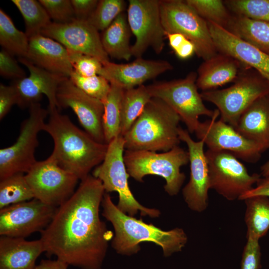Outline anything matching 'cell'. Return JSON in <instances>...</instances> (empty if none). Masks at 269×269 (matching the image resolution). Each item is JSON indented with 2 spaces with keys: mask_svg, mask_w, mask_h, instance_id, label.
<instances>
[{
  "mask_svg": "<svg viewBox=\"0 0 269 269\" xmlns=\"http://www.w3.org/2000/svg\"><path fill=\"white\" fill-rule=\"evenodd\" d=\"M105 193L102 182L89 175L73 194L57 208L40 233L44 253L79 269H103L113 232L100 217Z\"/></svg>",
  "mask_w": 269,
  "mask_h": 269,
  "instance_id": "cell-1",
  "label": "cell"
},
{
  "mask_svg": "<svg viewBox=\"0 0 269 269\" xmlns=\"http://www.w3.org/2000/svg\"><path fill=\"white\" fill-rule=\"evenodd\" d=\"M49 119L43 131L52 137L54 148L50 155L57 164L80 180L103 161L108 144L95 140L76 127L57 108L48 110Z\"/></svg>",
  "mask_w": 269,
  "mask_h": 269,
  "instance_id": "cell-2",
  "label": "cell"
},
{
  "mask_svg": "<svg viewBox=\"0 0 269 269\" xmlns=\"http://www.w3.org/2000/svg\"><path fill=\"white\" fill-rule=\"evenodd\" d=\"M101 206L103 216L114 229L112 247L119 254H135L140 249V243L149 242L160 246L163 255L168 257L181 251L187 244V236L183 229L177 227L164 231L125 214L114 203L108 193H105Z\"/></svg>",
  "mask_w": 269,
  "mask_h": 269,
  "instance_id": "cell-3",
  "label": "cell"
},
{
  "mask_svg": "<svg viewBox=\"0 0 269 269\" xmlns=\"http://www.w3.org/2000/svg\"><path fill=\"white\" fill-rule=\"evenodd\" d=\"M179 115L161 100L152 97L123 136L130 150L168 151L180 142Z\"/></svg>",
  "mask_w": 269,
  "mask_h": 269,
  "instance_id": "cell-4",
  "label": "cell"
},
{
  "mask_svg": "<svg viewBox=\"0 0 269 269\" xmlns=\"http://www.w3.org/2000/svg\"><path fill=\"white\" fill-rule=\"evenodd\" d=\"M124 159L130 176L142 182L145 176H159L164 179V189L170 196L179 193L186 177L180 168L189 162L188 151L179 145L160 153L126 150Z\"/></svg>",
  "mask_w": 269,
  "mask_h": 269,
  "instance_id": "cell-5",
  "label": "cell"
},
{
  "mask_svg": "<svg viewBox=\"0 0 269 269\" xmlns=\"http://www.w3.org/2000/svg\"><path fill=\"white\" fill-rule=\"evenodd\" d=\"M252 68H245L234 84L222 89L203 91V101L215 105L220 120L235 128L243 113L259 98L269 94V83Z\"/></svg>",
  "mask_w": 269,
  "mask_h": 269,
  "instance_id": "cell-6",
  "label": "cell"
},
{
  "mask_svg": "<svg viewBox=\"0 0 269 269\" xmlns=\"http://www.w3.org/2000/svg\"><path fill=\"white\" fill-rule=\"evenodd\" d=\"M107 151L102 162L96 167L92 175L102 183L106 192H117L119 201L117 206L122 212L134 217L138 211L142 216L158 217L159 210L140 204L134 198L128 184L130 176L125 163V140L119 135L108 144Z\"/></svg>",
  "mask_w": 269,
  "mask_h": 269,
  "instance_id": "cell-7",
  "label": "cell"
},
{
  "mask_svg": "<svg viewBox=\"0 0 269 269\" xmlns=\"http://www.w3.org/2000/svg\"><path fill=\"white\" fill-rule=\"evenodd\" d=\"M197 72H191L184 78L161 81L146 86L151 97L158 98L180 117L189 133H195L201 116L213 118L219 112L207 108L196 85Z\"/></svg>",
  "mask_w": 269,
  "mask_h": 269,
  "instance_id": "cell-8",
  "label": "cell"
},
{
  "mask_svg": "<svg viewBox=\"0 0 269 269\" xmlns=\"http://www.w3.org/2000/svg\"><path fill=\"white\" fill-rule=\"evenodd\" d=\"M160 14L165 33L184 35L193 43L199 58L205 60L218 52L207 21L185 0H161Z\"/></svg>",
  "mask_w": 269,
  "mask_h": 269,
  "instance_id": "cell-9",
  "label": "cell"
},
{
  "mask_svg": "<svg viewBox=\"0 0 269 269\" xmlns=\"http://www.w3.org/2000/svg\"><path fill=\"white\" fill-rule=\"evenodd\" d=\"M48 115V110L39 103L30 106L28 117L22 122L16 141L0 149V180L17 173H26L37 161L35 152L39 143L38 135L43 131Z\"/></svg>",
  "mask_w": 269,
  "mask_h": 269,
  "instance_id": "cell-10",
  "label": "cell"
},
{
  "mask_svg": "<svg viewBox=\"0 0 269 269\" xmlns=\"http://www.w3.org/2000/svg\"><path fill=\"white\" fill-rule=\"evenodd\" d=\"M205 154L210 189L229 201L239 200L261 178L258 173L250 174L239 159L229 152L208 149Z\"/></svg>",
  "mask_w": 269,
  "mask_h": 269,
  "instance_id": "cell-11",
  "label": "cell"
},
{
  "mask_svg": "<svg viewBox=\"0 0 269 269\" xmlns=\"http://www.w3.org/2000/svg\"><path fill=\"white\" fill-rule=\"evenodd\" d=\"M34 198L58 207L75 192L79 179L60 166L50 155L37 161L25 174Z\"/></svg>",
  "mask_w": 269,
  "mask_h": 269,
  "instance_id": "cell-12",
  "label": "cell"
},
{
  "mask_svg": "<svg viewBox=\"0 0 269 269\" xmlns=\"http://www.w3.org/2000/svg\"><path fill=\"white\" fill-rule=\"evenodd\" d=\"M159 0H129L127 17L132 33L135 38L131 47L132 56L142 57L151 48L157 54L164 46L166 33L160 14Z\"/></svg>",
  "mask_w": 269,
  "mask_h": 269,
  "instance_id": "cell-13",
  "label": "cell"
},
{
  "mask_svg": "<svg viewBox=\"0 0 269 269\" xmlns=\"http://www.w3.org/2000/svg\"><path fill=\"white\" fill-rule=\"evenodd\" d=\"M219 115V111L213 118L199 123L195 132L197 137L204 142L208 149L228 151L247 162H257L265 149L220 119L217 121Z\"/></svg>",
  "mask_w": 269,
  "mask_h": 269,
  "instance_id": "cell-14",
  "label": "cell"
},
{
  "mask_svg": "<svg viewBox=\"0 0 269 269\" xmlns=\"http://www.w3.org/2000/svg\"><path fill=\"white\" fill-rule=\"evenodd\" d=\"M57 207L33 198L0 209V235L25 238L43 231Z\"/></svg>",
  "mask_w": 269,
  "mask_h": 269,
  "instance_id": "cell-15",
  "label": "cell"
},
{
  "mask_svg": "<svg viewBox=\"0 0 269 269\" xmlns=\"http://www.w3.org/2000/svg\"><path fill=\"white\" fill-rule=\"evenodd\" d=\"M181 141L188 147L190 163V178L182 189L184 200L191 210L202 212L208 205V191L210 189L209 168L204 143L194 140L189 132L180 127L178 131Z\"/></svg>",
  "mask_w": 269,
  "mask_h": 269,
  "instance_id": "cell-16",
  "label": "cell"
},
{
  "mask_svg": "<svg viewBox=\"0 0 269 269\" xmlns=\"http://www.w3.org/2000/svg\"><path fill=\"white\" fill-rule=\"evenodd\" d=\"M41 34L58 41L67 49L94 56L103 65L110 61L99 31L87 20L75 19L66 23L52 22Z\"/></svg>",
  "mask_w": 269,
  "mask_h": 269,
  "instance_id": "cell-17",
  "label": "cell"
},
{
  "mask_svg": "<svg viewBox=\"0 0 269 269\" xmlns=\"http://www.w3.org/2000/svg\"><path fill=\"white\" fill-rule=\"evenodd\" d=\"M57 101L59 109L70 108L85 132L96 141L105 143L103 130L104 105L79 88L67 78L58 87Z\"/></svg>",
  "mask_w": 269,
  "mask_h": 269,
  "instance_id": "cell-18",
  "label": "cell"
},
{
  "mask_svg": "<svg viewBox=\"0 0 269 269\" xmlns=\"http://www.w3.org/2000/svg\"><path fill=\"white\" fill-rule=\"evenodd\" d=\"M19 61L27 67L29 75L13 81L11 84L18 96L17 105L21 108L29 107L39 103L42 95L48 100V109L59 107L57 101V92L61 83L68 77L49 72L41 68L24 57L18 58Z\"/></svg>",
  "mask_w": 269,
  "mask_h": 269,
  "instance_id": "cell-19",
  "label": "cell"
},
{
  "mask_svg": "<svg viewBox=\"0 0 269 269\" xmlns=\"http://www.w3.org/2000/svg\"><path fill=\"white\" fill-rule=\"evenodd\" d=\"M172 69L173 66L167 61L139 57L125 64L110 61L103 65L99 75L106 79L111 85L125 90L142 85L146 81Z\"/></svg>",
  "mask_w": 269,
  "mask_h": 269,
  "instance_id": "cell-20",
  "label": "cell"
},
{
  "mask_svg": "<svg viewBox=\"0 0 269 269\" xmlns=\"http://www.w3.org/2000/svg\"><path fill=\"white\" fill-rule=\"evenodd\" d=\"M218 52L229 55L256 71L269 83V55L240 39L226 29L207 22Z\"/></svg>",
  "mask_w": 269,
  "mask_h": 269,
  "instance_id": "cell-21",
  "label": "cell"
},
{
  "mask_svg": "<svg viewBox=\"0 0 269 269\" xmlns=\"http://www.w3.org/2000/svg\"><path fill=\"white\" fill-rule=\"evenodd\" d=\"M25 58L41 68L68 78L73 71L67 49L58 41L41 34L29 38Z\"/></svg>",
  "mask_w": 269,
  "mask_h": 269,
  "instance_id": "cell-22",
  "label": "cell"
},
{
  "mask_svg": "<svg viewBox=\"0 0 269 269\" xmlns=\"http://www.w3.org/2000/svg\"><path fill=\"white\" fill-rule=\"evenodd\" d=\"M247 67L232 56L218 52L204 60L199 66L197 71V88L202 92L207 91L234 82Z\"/></svg>",
  "mask_w": 269,
  "mask_h": 269,
  "instance_id": "cell-23",
  "label": "cell"
},
{
  "mask_svg": "<svg viewBox=\"0 0 269 269\" xmlns=\"http://www.w3.org/2000/svg\"><path fill=\"white\" fill-rule=\"evenodd\" d=\"M44 253L40 239L0 236V269H35L36 261Z\"/></svg>",
  "mask_w": 269,
  "mask_h": 269,
  "instance_id": "cell-24",
  "label": "cell"
},
{
  "mask_svg": "<svg viewBox=\"0 0 269 269\" xmlns=\"http://www.w3.org/2000/svg\"><path fill=\"white\" fill-rule=\"evenodd\" d=\"M235 129L246 138L269 149V94L256 100L243 113Z\"/></svg>",
  "mask_w": 269,
  "mask_h": 269,
  "instance_id": "cell-25",
  "label": "cell"
},
{
  "mask_svg": "<svg viewBox=\"0 0 269 269\" xmlns=\"http://www.w3.org/2000/svg\"><path fill=\"white\" fill-rule=\"evenodd\" d=\"M132 32L124 12L121 13L101 35L103 47L108 56L129 61L133 56L130 44Z\"/></svg>",
  "mask_w": 269,
  "mask_h": 269,
  "instance_id": "cell-26",
  "label": "cell"
},
{
  "mask_svg": "<svg viewBox=\"0 0 269 269\" xmlns=\"http://www.w3.org/2000/svg\"><path fill=\"white\" fill-rule=\"evenodd\" d=\"M227 30L269 55V22L233 14Z\"/></svg>",
  "mask_w": 269,
  "mask_h": 269,
  "instance_id": "cell-27",
  "label": "cell"
},
{
  "mask_svg": "<svg viewBox=\"0 0 269 269\" xmlns=\"http://www.w3.org/2000/svg\"><path fill=\"white\" fill-rule=\"evenodd\" d=\"M244 200L247 238L259 240L269 230V197L257 195Z\"/></svg>",
  "mask_w": 269,
  "mask_h": 269,
  "instance_id": "cell-28",
  "label": "cell"
},
{
  "mask_svg": "<svg viewBox=\"0 0 269 269\" xmlns=\"http://www.w3.org/2000/svg\"><path fill=\"white\" fill-rule=\"evenodd\" d=\"M151 98L146 86L144 85L124 90L120 135L123 136L127 133Z\"/></svg>",
  "mask_w": 269,
  "mask_h": 269,
  "instance_id": "cell-29",
  "label": "cell"
},
{
  "mask_svg": "<svg viewBox=\"0 0 269 269\" xmlns=\"http://www.w3.org/2000/svg\"><path fill=\"white\" fill-rule=\"evenodd\" d=\"M124 89L111 85V89L104 105L103 130L105 143H109L120 134L122 101Z\"/></svg>",
  "mask_w": 269,
  "mask_h": 269,
  "instance_id": "cell-30",
  "label": "cell"
},
{
  "mask_svg": "<svg viewBox=\"0 0 269 269\" xmlns=\"http://www.w3.org/2000/svg\"><path fill=\"white\" fill-rule=\"evenodd\" d=\"M0 44L2 49L18 58L26 57L29 38L18 29L9 15L0 9Z\"/></svg>",
  "mask_w": 269,
  "mask_h": 269,
  "instance_id": "cell-31",
  "label": "cell"
},
{
  "mask_svg": "<svg viewBox=\"0 0 269 269\" xmlns=\"http://www.w3.org/2000/svg\"><path fill=\"white\" fill-rule=\"evenodd\" d=\"M12 2L21 14L28 38L41 34V31L52 21L46 10L36 0H12Z\"/></svg>",
  "mask_w": 269,
  "mask_h": 269,
  "instance_id": "cell-32",
  "label": "cell"
},
{
  "mask_svg": "<svg viewBox=\"0 0 269 269\" xmlns=\"http://www.w3.org/2000/svg\"><path fill=\"white\" fill-rule=\"evenodd\" d=\"M34 198L25 174L12 175L0 181V209Z\"/></svg>",
  "mask_w": 269,
  "mask_h": 269,
  "instance_id": "cell-33",
  "label": "cell"
},
{
  "mask_svg": "<svg viewBox=\"0 0 269 269\" xmlns=\"http://www.w3.org/2000/svg\"><path fill=\"white\" fill-rule=\"evenodd\" d=\"M200 17L227 29L233 15L221 0H186Z\"/></svg>",
  "mask_w": 269,
  "mask_h": 269,
  "instance_id": "cell-34",
  "label": "cell"
},
{
  "mask_svg": "<svg viewBox=\"0 0 269 269\" xmlns=\"http://www.w3.org/2000/svg\"><path fill=\"white\" fill-rule=\"evenodd\" d=\"M124 0H100L87 21L98 31H103L124 12L126 8Z\"/></svg>",
  "mask_w": 269,
  "mask_h": 269,
  "instance_id": "cell-35",
  "label": "cell"
},
{
  "mask_svg": "<svg viewBox=\"0 0 269 269\" xmlns=\"http://www.w3.org/2000/svg\"><path fill=\"white\" fill-rule=\"evenodd\" d=\"M224 1L234 15L269 22V0H226Z\"/></svg>",
  "mask_w": 269,
  "mask_h": 269,
  "instance_id": "cell-36",
  "label": "cell"
},
{
  "mask_svg": "<svg viewBox=\"0 0 269 269\" xmlns=\"http://www.w3.org/2000/svg\"><path fill=\"white\" fill-rule=\"evenodd\" d=\"M69 79L82 91L102 102L106 99L111 89L109 82L99 75L85 77L73 70Z\"/></svg>",
  "mask_w": 269,
  "mask_h": 269,
  "instance_id": "cell-37",
  "label": "cell"
},
{
  "mask_svg": "<svg viewBox=\"0 0 269 269\" xmlns=\"http://www.w3.org/2000/svg\"><path fill=\"white\" fill-rule=\"evenodd\" d=\"M73 70L81 76L100 75L103 64L97 58L78 51L67 49Z\"/></svg>",
  "mask_w": 269,
  "mask_h": 269,
  "instance_id": "cell-38",
  "label": "cell"
},
{
  "mask_svg": "<svg viewBox=\"0 0 269 269\" xmlns=\"http://www.w3.org/2000/svg\"><path fill=\"white\" fill-rule=\"evenodd\" d=\"M51 19L66 23L76 19L71 0H39Z\"/></svg>",
  "mask_w": 269,
  "mask_h": 269,
  "instance_id": "cell-39",
  "label": "cell"
},
{
  "mask_svg": "<svg viewBox=\"0 0 269 269\" xmlns=\"http://www.w3.org/2000/svg\"><path fill=\"white\" fill-rule=\"evenodd\" d=\"M0 75L14 81L25 78L26 73L14 56L1 49L0 51Z\"/></svg>",
  "mask_w": 269,
  "mask_h": 269,
  "instance_id": "cell-40",
  "label": "cell"
},
{
  "mask_svg": "<svg viewBox=\"0 0 269 269\" xmlns=\"http://www.w3.org/2000/svg\"><path fill=\"white\" fill-rule=\"evenodd\" d=\"M244 248L241 269H260L261 267V251L259 240L247 238Z\"/></svg>",
  "mask_w": 269,
  "mask_h": 269,
  "instance_id": "cell-41",
  "label": "cell"
},
{
  "mask_svg": "<svg viewBox=\"0 0 269 269\" xmlns=\"http://www.w3.org/2000/svg\"><path fill=\"white\" fill-rule=\"evenodd\" d=\"M166 38L175 54L180 59H186L195 54V47L192 42L182 34L167 33Z\"/></svg>",
  "mask_w": 269,
  "mask_h": 269,
  "instance_id": "cell-42",
  "label": "cell"
},
{
  "mask_svg": "<svg viewBox=\"0 0 269 269\" xmlns=\"http://www.w3.org/2000/svg\"><path fill=\"white\" fill-rule=\"evenodd\" d=\"M18 96L14 86L11 84H0V120H2L14 105L18 104Z\"/></svg>",
  "mask_w": 269,
  "mask_h": 269,
  "instance_id": "cell-43",
  "label": "cell"
},
{
  "mask_svg": "<svg viewBox=\"0 0 269 269\" xmlns=\"http://www.w3.org/2000/svg\"><path fill=\"white\" fill-rule=\"evenodd\" d=\"M76 19L87 20L96 8L99 0H71Z\"/></svg>",
  "mask_w": 269,
  "mask_h": 269,
  "instance_id": "cell-44",
  "label": "cell"
},
{
  "mask_svg": "<svg viewBox=\"0 0 269 269\" xmlns=\"http://www.w3.org/2000/svg\"><path fill=\"white\" fill-rule=\"evenodd\" d=\"M257 195L269 197V176L261 177L256 186L243 195L239 200H244L248 197Z\"/></svg>",
  "mask_w": 269,
  "mask_h": 269,
  "instance_id": "cell-45",
  "label": "cell"
},
{
  "mask_svg": "<svg viewBox=\"0 0 269 269\" xmlns=\"http://www.w3.org/2000/svg\"><path fill=\"white\" fill-rule=\"evenodd\" d=\"M69 265L58 259L42 260L35 269H68Z\"/></svg>",
  "mask_w": 269,
  "mask_h": 269,
  "instance_id": "cell-46",
  "label": "cell"
},
{
  "mask_svg": "<svg viewBox=\"0 0 269 269\" xmlns=\"http://www.w3.org/2000/svg\"><path fill=\"white\" fill-rule=\"evenodd\" d=\"M261 175L263 177L269 176V160L261 167Z\"/></svg>",
  "mask_w": 269,
  "mask_h": 269,
  "instance_id": "cell-47",
  "label": "cell"
}]
</instances>
